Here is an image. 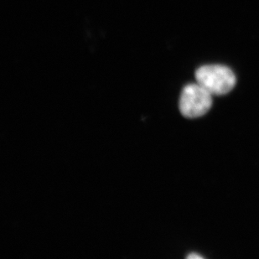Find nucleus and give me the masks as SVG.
I'll list each match as a JSON object with an SVG mask.
<instances>
[{
  "mask_svg": "<svg viewBox=\"0 0 259 259\" xmlns=\"http://www.w3.org/2000/svg\"><path fill=\"white\" fill-rule=\"evenodd\" d=\"M197 83L211 95H225L236 85V76L229 67L222 65H206L196 71Z\"/></svg>",
  "mask_w": 259,
  "mask_h": 259,
  "instance_id": "obj_1",
  "label": "nucleus"
},
{
  "mask_svg": "<svg viewBox=\"0 0 259 259\" xmlns=\"http://www.w3.org/2000/svg\"><path fill=\"white\" fill-rule=\"evenodd\" d=\"M187 258L189 259H202L203 257L200 256V255L196 254V253H191V254L188 255L187 256Z\"/></svg>",
  "mask_w": 259,
  "mask_h": 259,
  "instance_id": "obj_3",
  "label": "nucleus"
},
{
  "mask_svg": "<svg viewBox=\"0 0 259 259\" xmlns=\"http://www.w3.org/2000/svg\"><path fill=\"white\" fill-rule=\"evenodd\" d=\"M199 83L188 84L182 90L179 108L184 117L196 118L205 115L212 105V97Z\"/></svg>",
  "mask_w": 259,
  "mask_h": 259,
  "instance_id": "obj_2",
  "label": "nucleus"
}]
</instances>
